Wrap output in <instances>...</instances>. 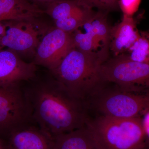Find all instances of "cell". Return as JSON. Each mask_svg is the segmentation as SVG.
Returning a JSON list of instances; mask_svg holds the SVG:
<instances>
[{
    "instance_id": "25",
    "label": "cell",
    "mask_w": 149,
    "mask_h": 149,
    "mask_svg": "<svg viewBox=\"0 0 149 149\" xmlns=\"http://www.w3.org/2000/svg\"></svg>"
},
{
    "instance_id": "4",
    "label": "cell",
    "mask_w": 149,
    "mask_h": 149,
    "mask_svg": "<svg viewBox=\"0 0 149 149\" xmlns=\"http://www.w3.org/2000/svg\"><path fill=\"white\" fill-rule=\"evenodd\" d=\"M83 102L88 113L92 110L97 116L141 117L149 109V93L127 92L101 80Z\"/></svg>"
},
{
    "instance_id": "1",
    "label": "cell",
    "mask_w": 149,
    "mask_h": 149,
    "mask_svg": "<svg viewBox=\"0 0 149 149\" xmlns=\"http://www.w3.org/2000/svg\"><path fill=\"white\" fill-rule=\"evenodd\" d=\"M36 125L56 136L85 126L88 115L84 102L73 95L49 71L21 83Z\"/></svg>"
},
{
    "instance_id": "6",
    "label": "cell",
    "mask_w": 149,
    "mask_h": 149,
    "mask_svg": "<svg viewBox=\"0 0 149 149\" xmlns=\"http://www.w3.org/2000/svg\"><path fill=\"white\" fill-rule=\"evenodd\" d=\"M35 123L21 83L0 86V139L5 141L16 130Z\"/></svg>"
},
{
    "instance_id": "21",
    "label": "cell",
    "mask_w": 149,
    "mask_h": 149,
    "mask_svg": "<svg viewBox=\"0 0 149 149\" xmlns=\"http://www.w3.org/2000/svg\"><path fill=\"white\" fill-rule=\"evenodd\" d=\"M142 128L147 141H149V109L147 110L141 116Z\"/></svg>"
},
{
    "instance_id": "11",
    "label": "cell",
    "mask_w": 149,
    "mask_h": 149,
    "mask_svg": "<svg viewBox=\"0 0 149 149\" xmlns=\"http://www.w3.org/2000/svg\"><path fill=\"white\" fill-rule=\"evenodd\" d=\"M140 37L134 19L123 15L122 21L111 29L109 48L115 56L123 54Z\"/></svg>"
},
{
    "instance_id": "20",
    "label": "cell",
    "mask_w": 149,
    "mask_h": 149,
    "mask_svg": "<svg viewBox=\"0 0 149 149\" xmlns=\"http://www.w3.org/2000/svg\"><path fill=\"white\" fill-rule=\"evenodd\" d=\"M141 0H118V4L124 15L132 16L139 9Z\"/></svg>"
},
{
    "instance_id": "5",
    "label": "cell",
    "mask_w": 149,
    "mask_h": 149,
    "mask_svg": "<svg viewBox=\"0 0 149 149\" xmlns=\"http://www.w3.org/2000/svg\"><path fill=\"white\" fill-rule=\"evenodd\" d=\"M101 81L113 83L127 92L149 93V63L133 61L122 54L108 59L100 68Z\"/></svg>"
},
{
    "instance_id": "22",
    "label": "cell",
    "mask_w": 149,
    "mask_h": 149,
    "mask_svg": "<svg viewBox=\"0 0 149 149\" xmlns=\"http://www.w3.org/2000/svg\"><path fill=\"white\" fill-rule=\"evenodd\" d=\"M28 1H31L33 2V3L35 4H37V3H42L45 4V5H47L50 3L53 2L55 1L58 0H27Z\"/></svg>"
},
{
    "instance_id": "13",
    "label": "cell",
    "mask_w": 149,
    "mask_h": 149,
    "mask_svg": "<svg viewBox=\"0 0 149 149\" xmlns=\"http://www.w3.org/2000/svg\"><path fill=\"white\" fill-rule=\"evenodd\" d=\"M53 149H98L85 126L53 138Z\"/></svg>"
},
{
    "instance_id": "16",
    "label": "cell",
    "mask_w": 149,
    "mask_h": 149,
    "mask_svg": "<svg viewBox=\"0 0 149 149\" xmlns=\"http://www.w3.org/2000/svg\"><path fill=\"white\" fill-rule=\"evenodd\" d=\"M96 13L92 9H87L69 17L54 21L55 27L64 32L72 33L91 21L95 17Z\"/></svg>"
},
{
    "instance_id": "3",
    "label": "cell",
    "mask_w": 149,
    "mask_h": 149,
    "mask_svg": "<svg viewBox=\"0 0 149 149\" xmlns=\"http://www.w3.org/2000/svg\"><path fill=\"white\" fill-rule=\"evenodd\" d=\"M85 126L98 149H145L148 146L141 116H88Z\"/></svg>"
},
{
    "instance_id": "8",
    "label": "cell",
    "mask_w": 149,
    "mask_h": 149,
    "mask_svg": "<svg viewBox=\"0 0 149 149\" xmlns=\"http://www.w3.org/2000/svg\"><path fill=\"white\" fill-rule=\"evenodd\" d=\"M74 47L72 33L50 27L38 45L32 62L52 71Z\"/></svg>"
},
{
    "instance_id": "18",
    "label": "cell",
    "mask_w": 149,
    "mask_h": 149,
    "mask_svg": "<svg viewBox=\"0 0 149 149\" xmlns=\"http://www.w3.org/2000/svg\"><path fill=\"white\" fill-rule=\"evenodd\" d=\"M74 47L80 50L86 52L98 51L99 47L93 37L87 32L83 33L78 29L72 33Z\"/></svg>"
},
{
    "instance_id": "19",
    "label": "cell",
    "mask_w": 149,
    "mask_h": 149,
    "mask_svg": "<svg viewBox=\"0 0 149 149\" xmlns=\"http://www.w3.org/2000/svg\"><path fill=\"white\" fill-rule=\"evenodd\" d=\"M84 4L93 9L96 8L99 11L108 13L118 9V0H80Z\"/></svg>"
},
{
    "instance_id": "24",
    "label": "cell",
    "mask_w": 149,
    "mask_h": 149,
    "mask_svg": "<svg viewBox=\"0 0 149 149\" xmlns=\"http://www.w3.org/2000/svg\"><path fill=\"white\" fill-rule=\"evenodd\" d=\"M0 149H6L5 141L0 139Z\"/></svg>"
},
{
    "instance_id": "10",
    "label": "cell",
    "mask_w": 149,
    "mask_h": 149,
    "mask_svg": "<svg viewBox=\"0 0 149 149\" xmlns=\"http://www.w3.org/2000/svg\"><path fill=\"white\" fill-rule=\"evenodd\" d=\"M5 141L6 149H53L54 140L36 124L17 130Z\"/></svg>"
},
{
    "instance_id": "9",
    "label": "cell",
    "mask_w": 149,
    "mask_h": 149,
    "mask_svg": "<svg viewBox=\"0 0 149 149\" xmlns=\"http://www.w3.org/2000/svg\"><path fill=\"white\" fill-rule=\"evenodd\" d=\"M37 65L27 62L14 51L0 50V86L6 87L32 79L36 75Z\"/></svg>"
},
{
    "instance_id": "15",
    "label": "cell",
    "mask_w": 149,
    "mask_h": 149,
    "mask_svg": "<svg viewBox=\"0 0 149 149\" xmlns=\"http://www.w3.org/2000/svg\"><path fill=\"white\" fill-rule=\"evenodd\" d=\"M46 6L45 13L50 16L54 21L69 17L87 9L91 8L80 0H58Z\"/></svg>"
},
{
    "instance_id": "17",
    "label": "cell",
    "mask_w": 149,
    "mask_h": 149,
    "mask_svg": "<svg viewBox=\"0 0 149 149\" xmlns=\"http://www.w3.org/2000/svg\"><path fill=\"white\" fill-rule=\"evenodd\" d=\"M129 57L133 61L149 63V42L146 37H140L129 49Z\"/></svg>"
},
{
    "instance_id": "7",
    "label": "cell",
    "mask_w": 149,
    "mask_h": 149,
    "mask_svg": "<svg viewBox=\"0 0 149 149\" xmlns=\"http://www.w3.org/2000/svg\"><path fill=\"white\" fill-rule=\"evenodd\" d=\"M4 32L1 44L3 48L14 51L19 56L34 57L38 45L50 28L38 18L3 21Z\"/></svg>"
},
{
    "instance_id": "14",
    "label": "cell",
    "mask_w": 149,
    "mask_h": 149,
    "mask_svg": "<svg viewBox=\"0 0 149 149\" xmlns=\"http://www.w3.org/2000/svg\"><path fill=\"white\" fill-rule=\"evenodd\" d=\"M107 13L98 11L93 19L83 26L86 32L92 36L101 49L109 48L111 27H109L107 21Z\"/></svg>"
},
{
    "instance_id": "2",
    "label": "cell",
    "mask_w": 149,
    "mask_h": 149,
    "mask_svg": "<svg viewBox=\"0 0 149 149\" xmlns=\"http://www.w3.org/2000/svg\"><path fill=\"white\" fill-rule=\"evenodd\" d=\"M109 48L86 52L74 48L58 66L49 71L77 98L84 101L101 81L100 68L108 59Z\"/></svg>"
},
{
    "instance_id": "12",
    "label": "cell",
    "mask_w": 149,
    "mask_h": 149,
    "mask_svg": "<svg viewBox=\"0 0 149 149\" xmlns=\"http://www.w3.org/2000/svg\"><path fill=\"white\" fill-rule=\"evenodd\" d=\"M45 11L27 0H0V22L38 18Z\"/></svg>"
},
{
    "instance_id": "23",
    "label": "cell",
    "mask_w": 149,
    "mask_h": 149,
    "mask_svg": "<svg viewBox=\"0 0 149 149\" xmlns=\"http://www.w3.org/2000/svg\"><path fill=\"white\" fill-rule=\"evenodd\" d=\"M4 32V25L3 21L0 22V50L4 49L1 44L2 39Z\"/></svg>"
}]
</instances>
